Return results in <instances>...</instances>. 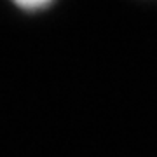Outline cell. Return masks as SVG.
Wrapping results in <instances>:
<instances>
[{"label": "cell", "instance_id": "cell-1", "mask_svg": "<svg viewBox=\"0 0 157 157\" xmlns=\"http://www.w3.org/2000/svg\"><path fill=\"white\" fill-rule=\"evenodd\" d=\"M12 2L25 11H40L52 4V0H12Z\"/></svg>", "mask_w": 157, "mask_h": 157}]
</instances>
